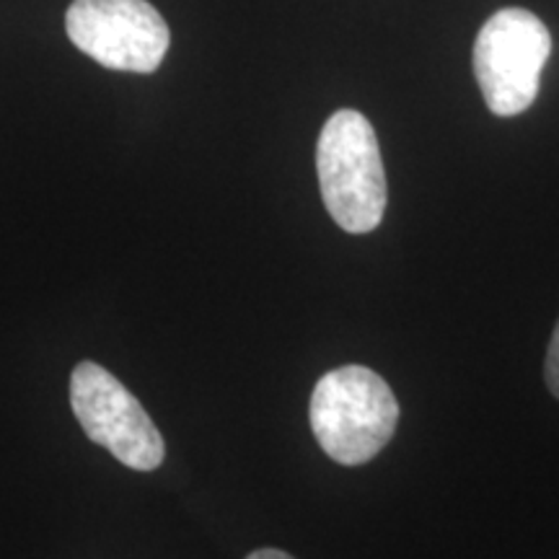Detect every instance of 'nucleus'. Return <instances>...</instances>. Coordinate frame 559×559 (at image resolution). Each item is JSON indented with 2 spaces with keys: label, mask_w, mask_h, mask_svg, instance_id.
<instances>
[{
  "label": "nucleus",
  "mask_w": 559,
  "mask_h": 559,
  "mask_svg": "<svg viewBox=\"0 0 559 559\" xmlns=\"http://www.w3.org/2000/svg\"><path fill=\"white\" fill-rule=\"evenodd\" d=\"M324 205L347 234H370L386 213V171L379 138L360 111L340 109L326 120L317 145Z\"/></svg>",
  "instance_id": "1"
},
{
  "label": "nucleus",
  "mask_w": 559,
  "mask_h": 559,
  "mask_svg": "<svg viewBox=\"0 0 559 559\" xmlns=\"http://www.w3.org/2000/svg\"><path fill=\"white\" fill-rule=\"evenodd\" d=\"M311 430L326 456L360 466L379 453L400 423V402L389 383L362 366L321 376L311 394Z\"/></svg>",
  "instance_id": "2"
},
{
  "label": "nucleus",
  "mask_w": 559,
  "mask_h": 559,
  "mask_svg": "<svg viewBox=\"0 0 559 559\" xmlns=\"http://www.w3.org/2000/svg\"><path fill=\"white\" fill-rule=\"evenodd\" d=\"M551 55V34L526 9H502L487 19L474 41V75L498 117L523 115L539 96Z\"/></svg>",
  "instance_id": "3"
},
{
  "label": "nucleus",
  "mask_w": 559,
  "mask_h": 559,
  "mask_svg": "<svg viewBox=\"0 0 559 559\" xmlns=\"http://www.w3.org/2000/svg\"><path fill=\"white\" fill-rule=\"evenodd\" d=\"M70 404L83 432L124 466L153 472L164 464L166 445L158 428L107 368L79 362L70 376Z\"/></svg>",
  "instance_id": "4"
},
{
  "label": "nucleus",
  "mask_w": 559,
  "mask_h": 559,
  "mask_svg": "<svg viewBox=\"0 0 559 559\" xmlns=\"http://www.w3.org/2000/svg\"><path fill=\"white\" fill-rule=\"evenodd\" d=\"M66 32L91 60L130 73H153L171 41L169 26L148 0H73Z\"/></svg>",
  "instance_id": "5"
},
{
  "label": "nucleus",
  "mask_w": 559,
  "mask_h": 559,
  "mask_svg": "<svg viewBox=\"0 0 559 559\" xmlns=\"http://www.w3.org/2000/svg\"><path fill=\"white\" fill-rule=\"evenodd\" d=\"M544 379H547V386L551 394L559 400V321L555 326V334H551L549 349H547V362H544Z\"/></svg>",
  "instance_id": "6"
},
{
  "label": "nucleus",
  "mask_w": 559,
  "mask_h": 559,
  "mask_svg": "<svg viewBox=\"0 0 559 559\" xmlns=\"http://www.w3.org/2000/svg\"><path fill=\"white\" fill-rule=\"evenodd\" d=\"M247 559H296V557H290L288 551H283V549H257V551H251V555L247 557Z\"/></svg>",
  "instance_id": "7"
}]
</instances>
